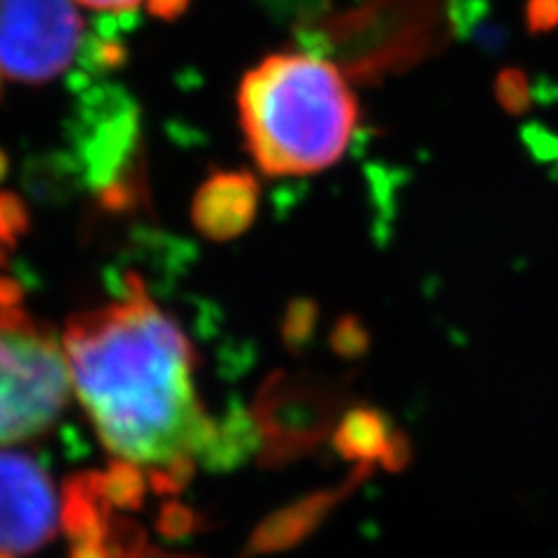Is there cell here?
<instances>
[{
    "mask_svg": "<svg viewBox=\"0 0 558 558\" xmlns=\"http://www.w3.org/2000/svg\"><path fill=\"white\" fill-rule=\"evenodd\" d=\"M28 223L31 215L24 201L10 191H0V244L12 247L28 231Z\"/></svg>",
    "mask_w": 558,
    "mask_h": 558,
    "instance_id": "10",
    "label": "cell"
},
{
    "mask_svg": "<svg viewBox=\"0 0 558 558\" xmlns=\"http://www.w3.org/2000/svg\"><path fill=\"white\" fill-rule=\"evenodd\" d=\"M137 137V112L124 92L94 89L84 96L77 133L75 159L84 180L98 194L121 182V174L131 163Z\"/></svg>",
    "mask_w": 558,
    "mask_h": 558,
    "instance_id": "6",
    "label": "cell"
},
{
    "mask_svg": "<svg viewBox=\"0 0 558 558\" xmlns=\"http://www.w3.org/2000/svg\"><path fill=\"white\" fill-rule=\"evenodd\" d=\"M61 521L63 505L45 465L26 451L0 449V556L38 551Z\"/></svg>",
    "mask_w": 558,
    "mask_h": 558,
    "instance_id": "5",
    "label": "cell"
},
{
    "mask_svg": "<svg viewBox=\"0 0 558 558\" xmlns=\"http://www.w3.org/2000/svg\"><path fill=\"white\" fill-rule=\"evenodd\" d=\"M80 3L96 8V10H112V12H129L135 10L140 0H80Z\"/></svg>",
    "mask_w": 558,
    "mask_h": 558,
    "instance_id": "13",
    "label": "cell"
},
{
    "mask_svg": "<svg viewBox=\"0 0 558 558\" xmlns=\"http://www.w3.org/2000/svg\"><path fill=\"white\" fill-rule=\"evenodd\" d=\"M70 375L100 442L147 468L159 488L186 482L221 449L194 389V354L182 330L129 279V299L70 319Z\"/></svg>",
    "mask_w": 558,
    "mask_h": 558,
    "instance_id": "1",
    "label": "cell"
},
{
    "mask_svg": "<svg viewBox=\"0 0 558 558\" xmlns=\"http://www.w3.org/2000/svg\"><path fill=\"white\" fill-rule=\"evenodd\" d=\"M256 182L244 172H219L209 178L194 201V221L213 240L240 235L254 219Z\"/></svg>",
    "mask_w": 558,
    "mask_h": 558,
    "instance_id": "7",
    "label": "cell"
},
{
    "mask_svg": "<svg viewBox=\"0 0 558 558\" xmlns=\"http://www.w3.org/2000/svg\"><path fill=\"white\" fill-rule=\"evenodd\" d=\"M247 147L268 174H307L333 166L356 124V102L342 75L317 57L275 54L240 86Z\"/></svg>",
    "mask_w": 558,
    "mask_h": 558,
    "instance_id": "2",
    "label": "cell"
},
{
    "mask_svg": "<svg viewBox=\"0 0 558 558\" xmlns=\"http://www.w3.org/2000/svg\"><path fill=\"white\" fill-rule=\"evenodd\" d=\"M22 287L14 279L0 277V307H20Z\"/></svg>",
    "mask_w": 558,
    "mask_h": 558,
    "instance_id": "12",
    "label": "cell"
},
{
    "mask_svg": "<svg viewBox=\"0 0 558 558\" xmlns=\"http://www.w3.org/2000/svg\"><path fill=\"white\" fill-rule=\"evenodd\" d=\"M149 12L161 16V20H174V16L182 14L189 0H147Z\"/></svg>",
    "mask_w": 558,
    "mask_h": 558,
    "instance_id": "11",
    "label": "cell"
},
{
    "mask_svg": "<svg viewBox=\"0 0 558 558\" xmlns=\"http://www.w3.org/2000/svg\"><path fill=\"white\" fill-rule=\"evenodd\" d=\"M0 264H3V252H0Z\"/></svg>",
    "mask_w": 558,
    "mask_h": 558,
    "instance_id": "15",
    "label": "cell"
},
{
    "mask_svg": "<svg viewBox=\"0 0 558 558\" xmlns=\"http://www.w3.org/2000/svg\"><path fill=\"white\" fill-rule=\"evenodd\" d=\"M338 442L349 457H365L373 459L384 449L387 435H384V426L379 418L371 412H354L347 416V422L340 428Z\"/></svg>",
    "mask_w": 558,
    "mask_h": 558,
    "instance_id": "9",
    "label": "cell"
},
{
    "mask_svg": "<svg viewBox=\"0 0 558 558\" xmlns=\"http://www.w3.org/2000/svg\"><path fill=\"white\" fill-rule=\"evenodd\" d=\"M82 20L70 0H0V70L47 82L75 59Z\"/></svg>",
    "mask_w": 558,
    "mask_h": 558,
    "instance_id": "4",
    "label": "cell"
},
{
    "mask_svg": "<svg viewBox=\"0 0 558 558\" xmlns=\"http://www.w3.org/2000/svg\"><path fill=\"white\" fill-rule=\"evenodd\" d=\"M68 359L51 330L0 307V445L35 438L68 405Z\"/></svg>",
    "mask_w": 558,
    "mask_h": 558,
    "instance_id": "3",
    "label": "cell"
},
{
    "mask_svg": "<svg viewBox=\"0 0 558 558\" xmlns=\"http://www.w3.org/2000/svg\"><path fill=\"white\" fill-rule=\"evenodd\" d=\"M65 529L75 537L70 558H184L156 551L143 543V537H133L126 523H112L105 500L77 512Z\"/></svg>",
    "mask_w": 558,
    "mask_h": 558,
    "instance_id": "8",
    "label": "cell"
},
{
    "mask_svg": "<svg viewBox=\"0 0 558 558\" xmlns=\"http://www.w3.org/2000/svg\"><path fill=\"white\" fill-rule=\"evenodd\" d=\"M8 168H10V161H8V156H5V151L0 149V182L5 180V174H8Z\"/></svg>",
    "mask_w": 558,
    "mask_h": 558,
    "instance_id": "14",
    "label": "cell"
}]
</instances>
